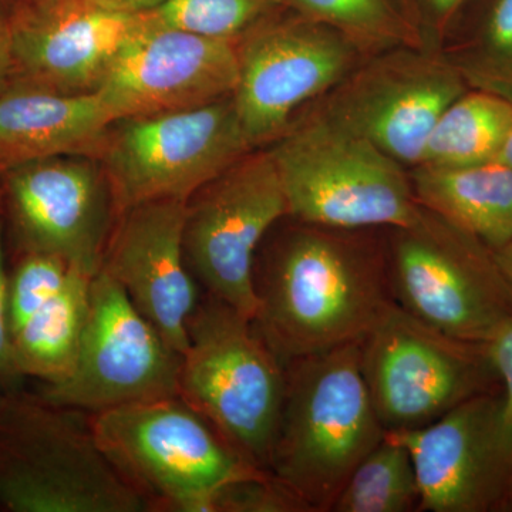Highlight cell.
I'll return each mask as SVG.
<instances>
[{
	"instance_id": "cell-1",
	"label": "cell",
	"mask_w": 512,
	"mask_h": 512,
	"mask_svg": "<svg viewBox=\"0 0 512 512\" xmlns=\"http://www.w3.org/2000/svg\"><path fill=\"white\" fill-rule=\"evenodd\" d=\"M286 222L256 256L252 320L284 365L362 342L394 302L386 229Z\"/></svg>"
},
{
	"instance_id": "cell-2",
	"label": "cell",
	"mask_w": 512,
	"mask_h": 512,
	"mask_svg": "<svg viewBox=\"0 0 512 512\" xmlns=\"http://www.w3.org/2000/svg\"><path fill=\"white\" fill-rule=\"evenodd\" d=\"M284 407L269 473L308 505L332 511L343 485L384 439L360 342L286 363Z\"/></svg>"
},
{
	"instance_id": "cell-3",
	"label": "cell",
	"mask_w": 512,
	"mask_h": 512,
	"mask_svg": "<svg viewBox=\"0 0 512 512\" xmlns=\"http://www.w3.org/2000/svg\"><path fill=\"white\" fill-rule=\"evenodd\" d=\"M83 414L25 390L3 394L0 511H151L103 453L90 414Z\"/></svg>"
},
{
	"instance_id": "cell-4",
	"label": "cell",
	"mask_w": 512,
	"mask_h": 512,
	"mask_svg": "<svg viewBox=\"0 0 512 512\" xmlns=\"http://www.w3.org/2000/svg\"><path fill=\"white\" fill-rule=\"evenodd\" d=\"M266 148L293 220L386 229L409 224L419 214L407 168L309 107Z\"/></svg>"
},
{
	"instance_id": "cell-5",
	"label": "cell",
	"mask_w": 512,
	"mask_h": 512,
	"mask_svg": "<svg viewBox=\"0 0 512 512\" xmlns=\"http://www.w3.org/2000/svg\"><path fill=\"white\" fill-rule=\"evenodd\" d=\"M286 370L249 316L202 295L188 323L180 396L252 466L271 467Z\"/></svg>"
},
{
	"instance_id": "cell-6",
	"label": "cell",
	"mask_w": 512,
	"mask_h": 512,
	"mask_svg": "<svg viewBox=\"0 0 512 512\" xmlns=\"http://www.w3.org/2000/svg\"><path fill=\"white\" fill-rule=\"evenodd\" d=\"M90 423L103 453L151 511L214 512L221 487L268 473L181 396L90 414Z\"/></svg>"
},
{
	"instance_id": "cell-7",
	"label": "cell",
	"mask_w": 512,
	"mask_h": 512,
	"mask_svg": "<svg viewBox=\"0 0 512 512\" xmlns=\"http://www.w3.org/2000/svg\"><path fill=\"white\" fill-rule=\"evenodd\" d=\"M394 302L453 338L488 343L512 318V295L494 251L421 207L402 227L386 228Z\"/></svg>"
},
{
	"instance_id": "cell-8",
	"label": "cell",
	"mask_w": 512,
	"mask_h": 512,
	"mask_svg": "<svg viewBox=\"0 0 512 512\" xmlns=\"http://www.w3.org/2000/svg\"><path fill=\"white\" fill-rule=\"evenodd\" d=\"M254 151L232 96L195 109L131 117L101 153L117 214L151 201H188Z\"/></svg>"
},
{
	"instance_id": "cell-9",
	"label": "cell",
	"mask_w": 512,
	"mask_h": 512,
	"mask_svg": "<svg viewBox=\"0 0 512 512\" xmlns=\"http://www.w3.org/2000/svg\"><path fill=\"white\" fill-rule=\"evenodd\" d=\"M367 389L384 430H413L500 389L487 343L448 336L390 303L360 342Z\"/></svg>"
},
{
	"instance_id": "cell-10",
	"label": "cell",
	"mask_w": 512,
	"mask_h": 512,
	"mask_svg": "<svg viewBox=\"0 0 512 512\" xmlns=\"http://www.w3.org/2000/svg\"><path fill=\"white\" fill-rule=\"evenodd\" d=\"M237 53L232 99L254 150L271 146L366 57L338 30L288 8L239 37Z\"/></svg>"
},
{
	"instance_id": "cell-11",
	"label": "cell",
	"mask_w": 512,
	"mask_h": 512,
	"mask_svg": "<svg viewBox=\"0 0 512 512\" xmlns=\"http://www.w3.org/2000/svg\"><path fill=\"white\" fill-rule=\"evenodd\" d=\"M285 217V192L268 148L251 151L195 192L187 204L184 252L205 293L254 320L256 254Z\"/></svg>"
},
{
	"instance_id": "cell-12",
	"label": "cell",
	"mask_w": 512,
	"mask_h": 512,
	"mask_svg": "<svg viewBox=\"0 0 512 512\" xmlns=\"http://www.w3.org/2000/svg\"><path fill=\"white\" fill-rule=\"evenodd\" d=\"M180 372V353L100 269L92 279L89 318L72 372L60 382L39 383L35 394L94 414L180 396Z\"/></svg>"
},
{
	"instance_id": "cell-13",
	"label": "cell",
	"mask_w": 512,
	"mask_h": 512,
	"mask_svg": "<svg viewBox=\"0 0 512 512\" xmlns=\"http://www.w3.org/2000/svg\"><path fill=\"white\" fill-rule=\"evenodd\" d=\"M467 89L441 53L403 45L366 56L309 109L412 170L441 113Z\"/></svg>"
},
{
	"instance_id": "cell-14",
	"label": "cell",
	"mask_w": 512,
	"mask_h": 512,
	"mask_svg": "<svg viewBox=\"0 0 512 512\" xmlns=\"http://www.w3.org/2000/svg\"><path fill=\"white\" fill-rule=\"evenodd\" d=\"M2 197L3 220L18 254L43 252L90 275L100 271L116 208L103 167L94 158L52 157L12 165L3 173Z\"/></svg>"
},
{
	"instance_id": "cell-15",
	"label": "cell",
	"mask_w": 512,
	"mask_h": 512,
	"mask_svg": "<svg viewBox=\"0 0 512 512\" xmlns=\"http://www.w3.org/2000/svg\"><path fill=\"white\" fill-rule=\"evenodd\" d=\"M412 456L419 511H507L512 460L505 439L503 393L478 394L413 430L386 431Z\"/></svg>"
},
{
	"instance_id": "cell-16",
	"label": "cell",
	"mask_w": 512,
	"mask_h": 512,
	"mask_svg": "<svg viewBox=\"0 0 512 512\" xmlns=\"http://www.w3.org/2000/svg\"><path fill=\"white\" fill-rule=\"evenodd\" d=\"M238 83L237 40L143 22L96 89L116 121L207 106Z\"/></svg>"
},
{
	"instance_id": "cell-17",
	"label": "cell",
	"mask_w": 512,
	"mask_h": 512,
	"mask_svg": "<svg viewBox=\"0 0 512 512\" xmlns=\"http://www.w3.org/2000/svg\"><path fill=\"white\" fill-rule=\"evenodd\" d=\"M187 204L151 201L123 212L100 268L181 356L188 348V323L202 298L185 259Z\"/></svg>"
},
{
	"instance_id": "cell-18",
	"label": "cell",
	"mask_w": 512,
	"mask_h": 512,
	"mask_svg": "<svg viewBox=\"0 0 512 512\" xmlns=\"http://www.w3.org/2000/svg\"><path fill=\"white\" fill-rule=\"evenodd\" d=\"M143 13L92 0H47L10 25L13 83L49 92L94 93Z\"/></svg>"
},
{
	"instance_id": "cell-19",
	"label": "cell",
	"mask_w": 512,
	"mask_h": 512,
	"mask_svg": "<svg viewBox=\"0 0 512 512\" xmlns=\"http://www.w3.org/2000/svg\"><path fill=\"white\" fill-rule=\"evenodd\" d=\"M114 123L96 93L12 83L0 94V167L52 157L100 158Z\"/></svg>"
},
{
	"instance_id": "cell-20",
	"label": "cell",
	"mask_w": 512,
	"mask_h": 512,
	"mask_svg": "<svg viewBox=\"0 0 512 512\" xmlns=\"http://www.w3.org/2000/svg\"><path fill=\"white\" fill-rule=\"evenodd\" d=\"M416 200L497 251L512 239V168L501 161L409 170Z\"/></svg>"
},
{
	"instance_id": "cell-21",
	"label": "cell",
	"mask_w": 512,
	"mask_h": 512,
	"mask_svg": "<svg viewBox=\"0 0 512 512\" xmlns=\"http://www.w3.org/2000/svg\"><path fill=\"white\" fill-rule=\"evenodd\" d=\"M93 276L76 269L69 282L13 333L16 363L26 379L57 383L72 372L89 318Z\"/></svg>"
},
{
	"instance_id": "cell-22",
	"label": "cell",
	"mask_w": 512,
	"mask_h": 512,
	"mask_svg": "<svg viewBox=\"0 0 512 512\" xmlns=\"http://www.w3.org/2000/svg\"><path fill=\"white\" fill-rule=\"evenodd\" d=\"M440 53L468 89L512 103V0H471Z\"/></svg>"
},
{
	"instance_id": "cell-23",
	"label": "cell",
	"mask_w": 512,
	"mask_h": 512,
	"mask_svg": "<svg viewBox=\"0 0 512 512\" xmlns=\"http://www.w3.org/2000/svg\"><path fill=\"white\" fill-rule=\"evenodd\" d=\"M511 126L510 101L467 89L441 113L419 165L457 168L493 161Z\"/></svg>"
},
{
	"instance_id": "cell-24",
	"label": "cell",
	"mask_w": 512,
	"mask_h": 512,
	"mask_svg": "<svg viewBox=\"0 0 512 512\" xmlns=\"http://www.w3.org/2000/svg\"><path fill=\"white\" fill-rule=\"evenodd\" d=\"M419 507L412 456L404 444L384 434L350 474L332 512H410Z\"/></svg>"
},
{
	"instance_id": "cell-25",
	"label": "cell",
	"mask_w": 512,
	"mask_h": 512,
	"mask_svg": "<svg viewBox=\"0 0 512 512\" xmlns=\"http://www.w3.org/2000/svg\"><path fill=\"white\" fill-rule=\"evenodd\" d=\"M282 3L305 18L338 30L366 56L397 46H421L416 30L394 0H282Z\"/></svg>"
},
{
	"instance_id": "cell-26",
	"label": "cell",
	"mask_w": 512,
	"mask_h": 512,
	"mask_svg": "<svg viewBox=\"0 0 512 512\" xmlns=\"http://www.w3.org/2000/svg\"><path fill=\"white\" fill-rule=\"evenodd\" d=\"M285 8L282 0H165L144 12L148 22L212 39L238 40Z\"/></svg>"
},
{
	"instance_id": "cell-27",
	"label": "cell",
	"mask_w": 512,
	"mask_h": 512,
	"mask_svg": "<svg viewBox=\"0 0 512 512\" xmlns=\"http://www.w3.org/2000/svg\"><path fill=\"white\" fill-rule=\"evenodd\" d=\"M76 266L60 256L20 252L8 268V298L12 336L72 278ZM82 271V269H80Z\"/></svg>"
},
{
	"instance_id": "cell-28",
	"label": "cell",
	"mask_w": 512,
	"mask_h": 512,
	"mask_svg": "<svg viewBox=\"0 0 512 512\" xmlns=\"http://www.w3.org/2000/svg\"><path fill=\"white\" fill-rule=\"evenodd\" d=\"M214 512H311L298 495L271 473L224 485L215 494Z\"/></svg>"
},
{
	"instance_id": "cell-29",
	"label": "cell",
	"mask_w": 512,
	"mask_h": 512,
	"mask_svg": "<svg viewBox=\"0 0 512 512\" xmlns=\"http://www.w3.org/2000/svg\"><path fill=\"white\" fill-rule=\"evenodd\" d=\"M416 30L421 46L439 52L471 0H394Z\"/></svg>"
},
{
	"instance_id": "cell-30",
	"label": "cell",
	"mask_w": 512,
	"mask_h": 512,
	"mask_svg": "<svg viewBox=\"0 0 512 512\" xmlns=\"http://www.w3.org/2000/svg\"><path fill=\"white\" fill-rule=\"evenodd\" d=\"M26 377L20 373L13 348L8 298V259H6V227L0 215V393L25 390Z\"/></svg>"
},
{
	"instance_id": "cell-31",
	"label": "cell",
	"mask_w": 512,
	"mask_h": 512,
	"mask_svg": "<svg viewBox=\"0 0 512 512\" xmlns=\"http://www.w3.org/2000/svg\"><path fill=\"white\" fill-rule=\"evenodd\" d=\"M487 348L501 384L504 433L512 460V318L495 333ZM507 511H512V498Z\"/></svg>"
},
{
	"instance_id": "cell-32",
	"label": "cell",
	"mask_w": 512,
	"mask_h": 512,
	"mask_svg": "<svg viewBox=\"0 0 512 512\" xmlns=\"http://www.w3.org/2000/svg\"><path fill=\"white\" fill-rule=\"evenodd\" d=\"M13 83L12 43L10 25L0 20V94L6 92Z\"/></svg>"
},
{
	"instance_id": "cell-33",
	"label": "cell",
	"mask_w": 512,
	"mask_h": 512,
	"mask_svg": "<svg viewBox=\"0 0 512 512\" xmlns=\"http://www.w3.org/2000/svg\"><path fill=\"white\" fill-rule=\"evenodd\" d=\"M92 2L104 8L119 10V12L144 13L157 8L165 0H92Z\"/></svg>"
},
{
	"instance_id": "cell-34",
	"label": "cell",
	"mask_w": 512,
	"mask_h": 512,
	"mask_svg": "<svg viewBox=\"0 0 512 512\" xmlns=\"http://www.w3.org/2000/svg\"><path fill=\"white\" fill-rule=\"evenodd\" d=\"M494 256L512 295V239L504 247L494 251Z\"/></svg>"
},
{
	"instance_id": "cell-35",
	"label": "cell",
	"mask_w": 512,
	"mask_h": 512,
	"mask_svg": "<svg viewBox=\"0 0 512 512\" xmlns=\"http://www.w3.org/2000/svg\"><path fill=\"white\" fill-rule=\"evenodd\" d=\"M495 160L501 161L508 167L512 168V126L508 131L507 137H505L503 147H501L500 153H498Z\"/></svg>"
},
{
	"instance_id": "cell-36",
	"label": "cell",
	"mask_w": 512,
	"mask_h": 512,
	"mask_svg": "<svg viewBox=\"0 0 512 512\" xmlns=\"http://www.w3.org/2000/svg\"><path fill=\"white\" fill-rule=\"evenodd\" d=\"M5 170H6L5 167H0V194H2V177H3V173H5Z\"/></svg>"
},
{
	"instance_id": "cell-37",
	"label": "cell",
	"mask_w": 512,
	"mask_h": 512,
	"mask_svg": "<svg viewBox=\"0 0 512 512\" xmlns=\"http://www.w3.org/2000/svg\"><path fill=\"white\" fill-rule=\"evenodd\" d=\"M33 3H35V5H37V3H45L47 2V0H32Z\"/></svg>"
},
{
	"instance_id": "cell-38",
	"label": "cell",
	"mask_w": 512,
	"mask_h": 512,
	"mask_svg": "<svg viewBox=\"0 0 512 512\" xmlns=\"http://www.w3.org/2000/svg\"><path fill=\"white\" fill-rule=\"evenodd\" d=\"M2 397H3V394H2V393H0V400H2Z\"/></svg>"
}]
</instances>
